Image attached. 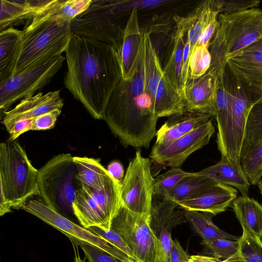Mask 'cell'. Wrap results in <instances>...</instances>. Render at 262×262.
Here are the masks:
<instances>
[{"label":"cell","mask_w":262,"mask_h":262,"mask_svg":"<svg viewBox=\"0 0 262 262\" xmlns=\"http://www.w3.org/2000/svg\"><path fill=\"white\" fill-rule=\"evenodd\" d=\"M119 2L92 0L89 7L71 22L73 34L94 39L114 46L121 44L118 23Z\"/></svg>","instance_id":"obj_10"},{"label":"cell","mask_w":262,"mask_h":262,"mask_svg":"<svg viewBox=\"0 0 262 262\" xmlns=\"http://www.w3.org/2000/svg\"><path fill=\"white\" fill-rule=\"evenodd\" d=\"M211 214L195 211H186L185 216L193 230L203 241L225 238L239 241L240 237L230 234L215 225L212 221Z\"/></svg>","instance_id":"obj_31"},{"label":"cell","mask_w":262,"mask_h":262,"mask_svg":"<svg viewBox=\"0 0 262 262\" xmlns=\"http://www.w3.org/2000/svg\"><path fill=\"white\" fill-rule=\"evenodd\" d=\"M61 112V109H56L33 118L32 120V130H47L52 128Z\"/></svg>","instance_id":"obj_41"},{"label":"cell","mask_w":262,"mask_h":262,"mask_svg":"<svg viewBox=\"0 0 262 262\" xmlns=\"http://www.w3.org/2000/svg\"><path fill=\"white\" fill-rule=\"evenodd\" d=\"M216 183L217 182L209 178L199 175L196 172H191L181 180L165 198L178 204Z\"/></svg>","instance_id":"obj_32"},{"label":"cell","mask_w":262,"mask_h":262,"mask_svg":"<svg viewBox=\"0 0 262 262\" xmlns=\"http://www.w3.org/2000/svg\"><path fill=\"white\" fill-rule=\"evenodd\" d=\"M186 211L177 203L167 198L152 203L150 226L157 237L171 234L174 227L187 222L185 216Z\"/></svg>","instance_id":"obj_24"},{"label":"cell","mask_w":262,"mask_h":262,"mask_svg":"<svg viewBox=\"0 0 262 262\" xmlns=\"http://www.w3.org/2000/svg\"><path fill=\"white\" fill-rule=\"evenodd\" d=\"M220 262H246L238 250L234 254L228 258Z\"/></svg>","instance_id":"obj_48"},{"label":"cell","mask_w":262,"mask_h":262,"mask_svg":"<svg viewBox=\"0 0 262 262\" xmlns=\"http://www.w3.org/2000/svg\"><path fill=\"white\" fill-rule=\"evenodd\" d=\"M214 109V117L217 127L216 143L218 149L222 158L232 161H237L235 160L233 155L231 94L225 69L218 76Z\"/></svg>","instance_id":"obj_17"},{"label":"cell","mask_w":262,"mask_h":262,"mask_svg":"<svg viewBox=\"0 0 262 262\" xmlns=\"http://www.w3.org/2000/svg\"><path fill=\"white\" fill-rule=\"evenodd\" d=\"M256 185H257V186L259 188L260 193L262 196V176L261 177V178L258 181Z\"/></svg>","instance_id":"obj_50"},{"label":"cell","mask_w":262,"mask_h":262,"mask_svg":"<svg viewBox=\"0 0 262 262\" xmlns=\"http://www.w3.org/2000/svg\"><path fill=\"white\" fill-rule=\"evenodd\" d=\"M22 31L13 27L0 32V83L12 76Z\"/></svg>","instance_id":"obj_27"},{"label":"cell","mask_w":262,"mask_h":262,"mask_svg":"<svg viewBox=\"0 0 262 262\" xmlns=\"http://www.w3.org/2000/svg\"><path fill=\"white\" fill-rule=\"evenodd\" d=\"M21 208L60 231L69 238L97 247L122 262H139L129 257L105 238L89 229L74 223L50 207L41 200H30Z\"/></svg>","instance_id":"obj_12"},{"label":"cell","mask_w":262,"mask_h":262,"mask_svg":"<svg viewBox=\"0 0 262 262\" xmlns=\"http://www.w3.org/2000/svg\"><path fill=\"white\" fill-rule=\"evenodd\" d=\"M66 58L57 55L47 59L0 83V109L7 111L15 102L36 95L49 84L61 68Z\"/></svg>","instance_id":"obj_9"},{"label":"cell","mask_w":262,"mask_h":262,"mask_svg":"<svg viewBox=\"0 0 262 262\" xmlns=\"http://www.w3.org/2000/svg\"><path fill=\"white\" fill-rule=\"evenodd\" d=\"M218 76L208 70L201 77L187 83L182 93L186 112L214 117Z\"/></svg>","instance_id":"obj_18"},{"label":"cell","mask_w":262,"mask_h":262,"mask_svg":"<svg viewBox=\"0 0 262 262\" xmlns=\"http://www.w3.org/2000/svg\"><path fill=\"white\" fill-rule=\"evenodd\" d=\"M121 183L111 177L101 188L87 193L82 211L90 226L111 229L113 220L122 205Z\"/></svg>","instance_id":"obj_14"},{"label":"cell","mask_w":262,"mask_h":262,"mask_svg":"<svg viewBox=\"0 0 262 262\" xmlns=\"http://www.w3.org/2000/svg\"><path fill=\"white\" fill-rule=\"evenodd\" d=\"M225 69L231 94L233 155L235 160L241 161V152L247 118L253 105L262 96V90L239 79L227 64Z\"/></svg>","instance_id":"obj_13"},{"label":"cell","mask_w":262,"mask_h":262,"mask_svg":"<svg viewBox=\"0 0 262 262\" xmlns=\"http://www.w3.org/2000/svg\"><path fill=\"white\" fill-rule=\"evenodd\" d=\"M63 1L26 21L12 76L65 52L73 34L60 13Z\"/></svg>","instance_id":"obj_3"},{"label":"cell","mask_w":262,"mask_h":262,"mask_svg":"<svg viewBox=\"0 0 262 262\" xmlns=\"http://www.w3.org/2000/svg\"><path fill=\"white\" fill-rule=\"evenodd\" d=\"M190 256L176 239H172L169 262H188Z\"/></svg>","instance_id":"obj_44"},{"label":"cell","mask_w":262,"mask_h":262,"mask_svg":"<svg viewBox=\"0 0 262 262\" xmlns=\"http://www.w3.org/2000/svg\"><path fill=\"white\" fill-rule=\"evenodd\" d=\"M142 65L146 90L157 117L186 112L182 95L164 72L148 33H144Z\"/></svg>","instance_id":"obj_7"},{"label":"cell","mask_w":262,"mask_h":262,"mask_svg":"<svg viewBox=\"0 0 262 262\" xmlns=\"http://www.w3.org/2000/svg\"><path fill=\"white\" fill-rule=\"evenodd\" d=\"M174 18L177 30L171 55L163 71L172 85L182 94L185 86L182 75L183 52L185 43L184 37L187 34V32L179 16H176Z\"/></svg>","instance_id":"obj_28"},{"label":"cell","mask_w":262,"mask_h":262,"mask_svg":"<svg viewBox=\"0 0 262 262\" xmlns=\"http://www.w3.org/2000/svg\"><path fill=\"white\" fill-rule=\"evenodd\" d=\"M63 100L60 91L42 92L21 100L11 110L4 112L2 123L9 131L17 121L23 119H32L37 116L56 110L61 109Z\"/></svg>","instance_id":"obj_19"},{"label":"cell","mask_w":262,"mask_h":262,"mask_svg":"<svg viewBox=\"0 0 262 262\" xmlns=\"http://www.w3.org/2000/svg\"><path fill=\"white\" fill-rule=\"evenodd\" d=\"M180 167H173L154 178V195L163 198L183 179L191 174Z\"/></svg>","instance_id":"obj_33"},{"label":"cell","mask_w":262,"mask_h":262,"mask_svg":"<svg viewBox=\"0 0 262 262\" xmlns=\"http://www.w3.org/2000/svg\"><path fill=\"white\" fill-rule=\"evenodd\" d=\"M144 33L140 27L137 10L134 8L122 32L118 50L121 78L127 81L138 72L142 61Z\"/></svg>","instance_id":"obj_16"},{"label":"cell","mask_w":262,"mask_h":262,"mask_svg":"<svg viewBox=\"0 0 262 262\" xmlns=\"http://www.w3.org/2000/svg\"><path fill=\"white\" fill-rule=\"evenodd\" d=\"M214 132L215 128L210 119L198 128L167 145L154 144L150 159L160 165L171 168L180 167L191 154L209 143Z\"/></svg>","instance_id":"obj_15"},{"label":"cell","mask_w":262,"mask_h":262,"mask_svg":"<svg viewBox=\"0 0 262 262\" xmlns=\"http://www.w3.org/2000/svg\"><path fill=\"white\" fill-rule=\"evenodd\" d=\"M38 170L31 163L16 139L0 144V215L22 208L33 195L39 194Z\"/></svg>","instance_id":"obj_5"},{"label":"cell","mask_w":262,"mask_h":262,"mask_svg":"<svg viewBox=\"0 0 262 262\" xmlns=\"http://www.w3.org/2000/svg\"><path fill=\"white\" fill-rule=\"evenodd\" d=\"M75 241L82 250L85 258L88 259V262H122L97 247Z\"/></svg>","instance_id":"obj_40"},{"label":"cell","mask_w":262,"mask_h":262,"mask_svg":"<svg viewBox=\"0 0 262 262\" xmlns=\"http://www.w3.org/2000/svg\"><path fill=\"white\" fill-rule=\"evenodd\" d=\"M231 206L243 228V234L261 239L262 205L249 196L241 195L234 199Z\"/></svg>","instance_id":"obj_25"},{"label":"cell","mask_w":262,"mask_h":262,"mask_svg":"<svg viewBox=\"0 0 262 262\" xmlns=\"http://www.w3.org/2000/svg\"><path fill=\"white\" fill-rule=\"evenodd\" d=\"M237 193L235 188L217 183L179 203L178 205L186 211H199L215 215L225 211L236 198Z\"/></svg>","instance_id":"obj_20"},{"label":"cell","mask_w":262,"mask_h":262,"mask_svg":"<svg viewBox=\"0 0 262 262\" xmlns=\"http://www.w3.org/2000/svg\"><path fill=\"white\" fill-rule=\"evenodd\" d=\"M212 116L202 113L184 112L169 117L157 131L155 144L167 145L207 122Z\"/></svg>","instance_id":"obj_22"},{"label":"cell","mask_w":262,"mask_h":262,"mask_svg":"<svg viewBox=\"0 0 262 262\" xmlns=\"http://www.w3.org/2000/svg\"><path fill=\"white\" fill-rule=\"evenodd\" d=\"M211 57L208 48L196 46L189 60L188 81L196 79L204 75L210 68Z\"/></svg>","instance_id":"obj_34"},{"label":"cell","mask_w":262,"mask_h":262,"mask_svg":"<svg viewBox=\"0 0 262 262\" xmlns=\"http://www.w3.org/2000/svg\"><path fill=\"white\" fill-rule=\"evenodd\" d=\"M243 169L251 185H257L262 176V142L241 159Z\"/></svg>","instance_id":"obj_35"},{"label":"cell","mask_w":262,"mask_h":262,"mask_svg":"<svg viewBox=\"0 0 262 262\" xmlns=\"http://www.w3.org/2000/svg\"><path fill=\"white\" fill-rule=\"evenodd\" d=\"M77 172L71 154H59L51 159L38 170L37 182L41 200L61 214H74L75 193L81 188Z\"/></svg>","instance_id":"obj_6"},{"label":"cell","mask_w":262,"mask_h":262,"mask_svg":"<svg viewBox=\"0 0 262 262\" xmlns=\"http://www.w3.org/2000/svg\"><path fill=\"white\" fill-rule=\"evenodd\" d=\"M111 229L124 240L141 262H164L160 241L149 219L121 205Z\"/></svg>","instance_id":"obj_8"},{"label":"cell","mask_w":262,"mask_h":262,"mask_svg":"<svg viewBox=\"0 0 262 262\" xmlns=\"http://www.w3.org/2000/svg\"><path fill=\"white\" fill-rule=\"evenodd\" d=\"M220 261L213 256L193 255L190 256L188 262H220Z\"/></svg>","instance_id":"obj_46"},{"label":"cell","mask_w":262,"mask_h":262,"mask_svg":"<svg viewBox=\"0 0 262 262\" xmlns=\"http://www.w3.org/2000/svg\"><path fill=\"white\" fill-rule=\"evenodd\" d=\"M64 85L96 119H103L109 99L121 79L118 50L73 34L64 52Z\"/></svg>","instance_id":"obj_1"},{"label":"cell","mask_w":262,"mask_h":262,"mask_svg":"<svg viewBox=\"0 0 262 262\" xmlns=\"http://www.w3.org/2000/svg\"><path fill=\"white\" fill-rule=\"evenodd\" d=\"M196 173L219 183L234 187L242 195L248 196L251 184L243 169L241 161H231L222 157L216 164Z\"/></svg>","instance_id":"obj_23"},{"label":"cell","mask_w":262,"mask_h":262,"mask_svg":"<svg viewBox=\"0 0 262 262\" xmlns=\"http://www.w3.org/2000/svg\"><path fill=\"white\" fill-rule=\"evenodd\" d=\"M158 118L146 88L142 61L129 80L120 79L106 107L103 120L125 147H148Z\"/></svg>","instance_id":"obj_2"},{"label":"cell","mask_w":262,"mask_h":262,"mask_svg":"<svg viewBox=\"0 0 262 262\" xmlns=\"http://www.w3.org/2000/svg\"><path fill=\"white\" fill-rule=\"evenodd\" d=\"M262 142V96L252 106L248 115L241 152V159Z\"/></svg>","instance_id":"obj_30"},{"label":"cell","mask_w":262,"mask_h":262,"mask_svg":"<svg viewBox=\"0 0 262 262\" xmlns=\"http://www.w3.org/2000/svg\"><path fill=\"white\" fill-rule=\"evenodd\" d=\"M32 119H23L16 122L8 132L10 136L8 141H14L23 133L32 130Z\"/></svg>","instance_id":"obj_43"},{"label":"cell","mask_w":262,"mask_h":262,"mask_svg":"<svg viewBox=\"0 0 262 262\" xmlns=\"http://www.w3.org/2000/svg\"><path fill=\"white\" fill-rule=\"evenodd\" d=\"M258 0H217L215 6L219 14H230L238 12L259 6Z\"/></svg>","instance_id":"obj_38"},{"label":"cell","mask_w":262,"mask_h":262,"mask_svg":"<svg viewBox=\"0 0 262 262\" xmlns=\"http://www.w3.org/2000/svg\"><path fill=\"white\" fill-rule=\"evenodd\" d=\"M261 241H262V236H261Z\"/></svg>","instance_id":"obj_51"},{"label":"cell","mask_w":262,"mask_h":262,"mask_svg":"<svg viewBox=\"0 0 262 262\" xmlns=\"http://www.w3.org/2000/svg\"><path fill=\"white\" fill-rule=\"evenodd\" d=\"M73 160L77 168V179L85 190L101 188L112 177L98 159L75 156Z\"/></svg>","instance_id":"obj_26"},{"label":"cell","mask_w":262,"mask_h":262,"mask_svg":"<svg viewBox=\"0 0 262 262\" xmlns=\"http://www.w3.org/2000/svg\"><path fill=\"white\" fill-rule=\"evenodd\" d=\"M70 240L71 241L73 250L74 253V262H86L85 259L86 258H84V259H82L81 258V256L80 255L79 251L78 249V245L76 243V242L71 238H69Z\"/></svg>","instance_id":"obj_47"},{"label":"cell","mask_w":262,"mask_h":262,"mask_svg":"<svg viewBox=\"0 0 262 262\" xmlns=\"http://www.w3.org/2000/svg\"><path fill=\"white\" fill-rule=\"evenodd\" d=\"M238 251L246 262H262V241L242 234Z\"/></svg>","instance_id":"obj_37"},{"label":"cell","mask_w":262,"mask_h":262,"mask_svg":"<svg viewBox=\"0 0 262 262\" xmlns=\"http://www.w3.org/2000/svg\"><path fill=\"white\" fill-rule=\"evenodd\" d=\"M149 158L137 150L129 162L121 183L122 206L150 220L154 190V178Z\"/></svg>","instance_id":"obj_11"},{"label":"cell","mask_w":262,"mask_h":262,"mask_svg":"<svg viewBox=\"0 0 262 262\" xmlns=\"http://www.w3.org/2000/svg\"><path fill=\"white\" fill-rule=\"evenodd\" d=\"M89 229L94 233L108 241L111 244L127 255L130 258L134 260L141 262L135 256L124 240L112 229L109 230H105L96 227H92Z\"/></svg>","instance_id":"obj_39"},{"label":"cell","mask_w":262,"mask_h":262,"mask_svg":"<svg viewBox=\"0 0 262 262\" xmlns=\"http://www.w3.org/2000/svg\"><path fill=\"white\" fill-rule=\"evenodd\" d=\"M202 244L210 251L212 256L221 261L234 254L239 248V241L225 238L203 241Z\"/></svg>","instance_id":"obj_36"},{"label":"cell","mask_w":262,"mask_h":262,"mask_svg":"<svg viewBox=\"0 0 262 262\" xmlns=\"http://www.w3.org/2000/svg\"><path fill=\"white\" fill-rule=\"evenodd\" d=\"M215 8V1L206 0L198 5L186 17H180L187 32V40L190 44L191 54Z\"/></svg>","instance_id":"obj_29"},{"label":"cell","mask_w":262,"mask_h":262,"mask_svg":"<svg viewBox=\"0 0 262 262\" xmlns=\"http://www.w3.org/2000/svg\"><path fill=\"white\" fill-rule=\"evenodd\" d=\"M106 169L113 178L121 182L124 176V169L120 162L117 161L111 162Z\"/></svg>","instance_id":"obj_45"},{"label":"cell","mask_w":262,"mask_h":262,"mask_svg":"<svg viewBox=\"0 0 262 262\" xmlns=\"http://www.w3.org/2000/svg\"><path fill=\"white\" fill-rule=\"evenodd\" d=\"M219 25L210 44L209 70L218 75L228 60L262 38V9L254 8L230 14H220Z\"/></svg>","instance_id":"obj_4"},{"label":"cell","mask_w":262,"mask_h":262,"mask_svg":"<svg viewBox=\"0 0 262 262\" xmlns=\"http://www.w3.org/2000/svg\"><path fill=\"white\" fill-rule=\"evenodd\" d=\"M57 0H1V31L21 24L52 7Z\"/></svg>","instance_id":"obj_21"},{"label":"cell","mask_w":262,"mask_h":262,"mask_svg":"<svg viewBox=\"0 0 262 262\" xmlns=\"http://www.w3.org/2000/svg\"><path fill=\"white\" fill-rule=\"evenodd\" d=\"M219 14L216 8L213 11L208 24L202 32L198 40L196 46H203L208 48H209L210 44V40L213 37L219 25Z\"/></svg>","instance_id":"obj_42"},{"label":"cell","mask_w":262,"mask_h":262,"mask_svg":"<svg viewBox=\"0 0 262 262\" xmlns=\"http://www.w3.org/2000/svg\"><path fill=\"white\" fill-rule=\"evenodd\" d=\"M144 5L146 6H154L158 5L159 3H162L161 1H143Z\"/></svg>","instance_id":"obj_49"}]
</instances>
